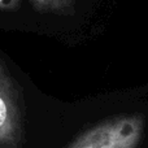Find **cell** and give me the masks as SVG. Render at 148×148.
<instances>
[{"label": "cell", "instance_id": "1", "mask_svg": "<svg viewBox=\"0 0 148 148\" xmlns=\"http://www.w3.org/2000/svg\"><path fill=\"white\" fill-rule=\"evenodd\" d=\"M144 127L142 114L110 116L81 131L66 148H138Z\"/></svg>", "mask_w": 148, "mask_h": 148}, {"label": "cell", "instance_id": "2", "mask_svg": "<svg viewBox=\"0 0 148 148\" xmlns=\"http://www.w3.org/2000/svg\"><path fill=\"white\" fill-rule=\"evenodd\" d=\"M25 118L22 90L0 62V148H23Z\"/></svg>", "mask_w": 148, "mask_h": 148}, {"label": "cell", "instance_id": "3", "mask_svg": "<svg viewBox=\"0 0 148 148\" xmlns=\"http://www.w3.org/2000/svg\"><path fill=\"white\" fill-rule=\"evenodd\" d=\"M35 7L40 10L55 13H65L69 10L73 0H33Z\"/></svg>", "mask_w": 148, "mask_h": 148}, {"label": "cell", "instance_id": "4", "mask_svg": "<svg viewBox=\"0 0 148 148\" xmlns=\"http://www.w3.org/2000/svg\"><path fill=\"white\" fill-rule=\"evenodd\" d=\"M20 5V0H0L1 10H14Z\"/></svg>", "mask_w": 148, "mask_h": 148}]
</instances>
